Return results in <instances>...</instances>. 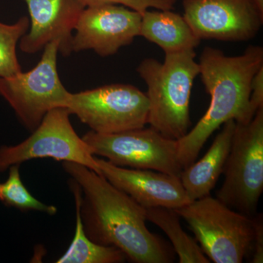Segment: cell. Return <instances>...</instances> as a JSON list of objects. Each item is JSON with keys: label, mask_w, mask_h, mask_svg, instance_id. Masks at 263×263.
Masks as SVG:
<instances>
[{"label": "cell", "mask_w": 263, "mask_h": 263, "mask_svg": "<svg viewBox=\"0 0 263 263\" xmlns=\"http://www.w3.org/2000/svg\"><path fill=\"white\" fill-rule=\"evenodd\" d=\"M62 168L91 241L119 249L132 262H174L170 246L147 228L145 208L83 164L62 162Z\"/></svg>", "instance_id": "cell-1"}, {"label": "cell", "mask_w": 263, "mask_h": 263, "mask_svg": "<svg viewBox=\"0 0 263 263\" xmlns=\"http://www.w3.org/2000/svg\"><path fill=\"white\" fill-rule=\"evenodd\" d=\"M200 78L211 103L196 125L178 140V160L182 169L196 161L208 139L228 121L246 124L253 119L249 99L251 84L263 67V48L249 46L239 56L228 57L206 46L198 62Z\"/></svg>", "instance_id": "cell-2"}, {"label": "cell", "mask_w": 263, "mask_h": 263, "mask_svg": "<svg viewBox=\"0 0 263 263\" xmlns=\"http://www.w3.org/2000/svg\"><path fill=\"white\" fill-rule=\"evenodd\" d=\"M195 57L194 49L165 53L162 63L147 58L137 67L148 89V124L170 139H181L191 125L192 88L200 74Z\"/></svg>", "instance_id": "cell-3"}, {"label": "cell", "mask_w": 263, "mask_h": 263, "mask_svg": "<svg viewBox=\"0 0 263 263\" xmlns=\"http://www.w3.org/2000/svg\"><path fill=\"white\" fill-rule=\"evenodd\" d=\"M187 222L202 252L215 263H240L252 250L255 219L210 195L175 209Z\"/></svg>", "instance_id": "cell-4"}, {"label": "cell", "mask_w": 263, "mask_h": 263, "mask_svg": "<svg viewBox=\"0 0 263 263\" xmlns=\"http://www.w3.org/2000/svg\"><path fill=\"white\" fill-rule=\"evenodd\" d=\"M216 198L254 217L263 192V108L248 123H236Z\"/></svg>", "instance_id": "cell-5"}, {"label": "cell", "mask_w": 263, "mask_h": 263, "mask_svg": "<svg viewBox=\"0 0 263 263\" xmlns=\"http://www.w3.org/2000/svg\"><path fill=\"white\" fill-rule=\"evenodd\" d=\"M58 53L59 42L53 41L43 48L41 60L32 70L0 78V95L29 131H34L52 109L66 108L70 92L59 76Z\"/></svg>", "instance_id": "cell-6"}, {"label": "cell", "mask_w": 263, "mask_h": 263, "mask_svg": "<svg viewBox=\"0 0 263 263\" xmlns=\"http://www.w3.org/2000/svg\"><path fill=\"white\" fill-rule=\"evenodd\" d=\"M66 108L100 134L140 129L148 124L146 94L130 84L105 85L70 93Z\"/></svg>", "instance_id": "cell-7"}, {"label": "cell", "mask_w": 263, "mask_h": 263, "mask_svg": "<svg viewBox=\"0 0 263 263\" xmlns=\"http://www.w3.org/2000/svg\"><path fill=\"white\" fill-rule=\"evenodd\" d=\"M94 156L104 157L119 167L152 170L181 177L178 142L153 128L100 134L88 132L82 137Z\"/></svg>", "instance_id": "cell-8"}, {"label": "cell", "mask_w": 263, "mask_h": 263, "mask_svg": "<svg viewBox=\"0 0 263 263\" xmlns=\"http://www.w3.org/2000/svg\"><path fill=\"white\" fill-rule=\"evenodd\" d=\"M70 115L67 108L52 109L28 138L14 146L0 147V173L34 159L51 158L83 164L100 174L95 156L76 133Z\"/></svg>", "instance_id": "cell-9"}, {"label": "cell", "mask_w": 263, "mask_h": 263, "mask_svg": "<svg viewBox=\"0 0 263 263\" xmlns=\"http://www.w3.org/2000/svg\"><path fill=\"white\" fill-rule=\"evenodd\" d=\"M182 5L183 17L200 40L249 41L263 23L254 0H183Z\"/></svg>", "instance_id": "cell-10"}, {"label": "cell", "mask_w": 263, "mask_h": 263, "mask_svg": "<svg viewBox=\"0 0 263 263\" xmlns=\"http://www.w3.org/2000/svg\"><path fill=\"white\" fill-rule=\"evenodd\" d=\"M142 14L122 5L86 7L79 16L72 51L93 50L99 56L116 54L140 36Z\"/></svg>", "instance_id": "cell-11"}, {"label": "cell", "mask_w": 263, "mask_h": 263, "mask_svg": "<svg viewBox=\"0 0 263 263\" xmlns=\"http://www.w3.org/2000/svg\"><path fill=\"white\" fill-rule=\"evenodd\" d=\"M29 13V32L21 38L20 49L29 54L43 51L57 41L63 57L72 53V32L86 8L81 0H25Z\"/></svg>", "instance_id": "cell-12"}, {"label": "cell", "mask_w": 263, "mask_h": 263, "mask_svg": "<svg viewBox=\"0 0 263 263\" xmlns=\"http://www.w3.org/2000/svg\"><path fill=\"white\" fill-rule=\"evenodd\" d=\"M95 157L100 174L146 209H178L191 202L179 177L152 170L119 167Z\"/></svg>", "instance_id": "cell-13"}, {"label": "cell", "mask_w": 263, "mask_h": 263, "mask_svg": "<svg viewBox=\"0 0 263 263\" xmlns=\"http://www.w3.org/2000/svg\"><path fill=\"white\" fill-rule=\"evenodd\" d=\"M235 125L233 119L224 123L201 160L183 170L180 179L190 201L210 195L216 186L229 155Z\"/></svg>", "instance_id": "cell-14"}, {"label": "cell", "mask_w": 263, "mask_h": 263, "mask_svg": "<svg viewBox=\"0 0 263 263\" xmlns=\"http://www.w3.org/2000/svg\"><path fill=\"white\" fill-rule=\"evenodd\" d=\"M140 36L160 46L164 53L195 50L201 41L182 15L171 10L145 11Z\"/></svg>", "instance_id": "cell-15"}, {"label": "cell", "mask_w": 263, "mask_h": 263, "mask_svg": "<svg viewBox=\"0 0 263 263\" xmlns=\"http://www.w3.org/2000/svg\"><path fill=\"white\" fill-rule=\"evenodd\" d=\"M146 219L159 227L171 240L180 263H209L196 240L185 233L175 209L154 207L146 209Z\"/></svg>", "instance_id": "cell-16"}, {"label": "cell", "mask_w": 263, "mask_h": 263, "mask_svg": "<svg viewBox=\"0 0 263 263\" xmlns=\"http://www.w3.org/2000/svg\"><path fill=\"white\" fill-rule=\"evenodd\" d=\"M76 230L70 247L57 263H122L127 260L122 251L91 241L85 234L79 206L76 204Z\"/></svg>", "instance_id": "cell-17"}, {"label": "cell", "mask_w": 263, "mask_h": 263, "mask_svg": "<svg viewBox=\"0 0 263 263\" xmlns=\"http://www.w3.org/2000/svg\"><path fill=\"white\" fill-rule=\"evenodd\" d=\"M0 201L7 206L13 207L22 212L34 211L55 215L57 208L38 200L24 186L20 174V164H14L8 168V177L1 183Z\"/></svg>", "instance_id": "cell-18"}, {"label": "cell", "mask_w": 263, "mask_h": 263, "mask_svg": "<svg viewBox=\"0 0 263 263\" xmlns=\"http://www.w3.org/2000/svg\"><path fill=\"white\" fill-rule=\"evenodd\" d=\"M29 18L23 16L13 24L0 22V78H9L22 72L16 55L17 43L28 32Z\"/></svg>", "instance_id": "cell-19"}, {"label": "cell", "mask_w": 263, "mask_h": 263, "mask_svg": "<svg viewBox=\"0 0 263 263\" xmlns=\"http://www.w3.org/2000/svg\"><path fill=\"white\" fill-rule=\"evenodd\" d=\"M86 7L105 4L122 5L143 15L148 8L160 10L174 9L177 0H81Z\"/></svg>", "instance_id": "cell-20"}, {"label": "cell", "mask_w": 263, "mask_h": 263, "mask_svg": "<svg viewBox=\"0 0 263 263\" xmlns=\"http://www.w3.org/2000/svg\"><path fill=\"white\" fill-rule=\"evenodd\" d=\"M249 103L251 112L254 116L259 109L263 108V67L252 79Z\"/></svg>", "instance_id": "cell-21"}, {"label": "cell", "mask_w": 263, "mask_h": 263, "mask_svg": "<svg viewBox=\"0 0 263 263\" xmlns=\"http://www.w3.org/2000/svg\"><path fill=\"white\" fill-rule=\"evenodd\" d=\"M255 219V233L253 242V255L252 262H263V224L262 215L254 217Z\"/></svg>", "instance_id": "cell-22"}, {"label": "cell", "mask_w": 263, "mask_h": 263, "mask_svg": "<svg viewBox=\"0 0 263 263\" xmlns=\"http://www.w3.org/2000/svg\"><path fill=\"white\" fill-rule=\"evenodd\" d=\"M254 3L257 5L260 11L263 13V0H254Z\"/></svg>", "instance_id": "cell-23"}, {"label": "cell", "mask_w": 263, "mask_h": 263, "mask_svg": "<svg viewBox=\"0 0 263 263\" xmlns=\"http://www.w3.org/2000/svg\"><path fill=\"white\" fill-rule=\"evenodd\" d=\"M0 188H1V183H0Z\"/></svg>", "instance_id": "cell-24"}]
</instances>
